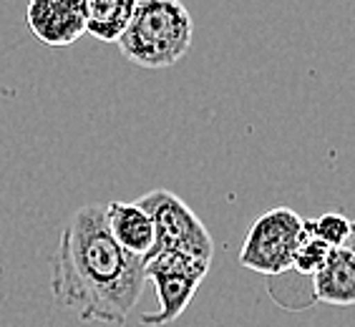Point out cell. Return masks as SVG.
I'll list each match as a JSON object with an SVG mask.
<instances>
[{
	"label": "cell",
	"instance_id": "obj_2",
	"mask_svg": "<svg viewBox=\"0 0 355 327\" xmlns=\"http://www.w3.org/2000/svg\"><path fill=\"white\" fill-rule=\"evenodd\" d=\"M194 21L182 0H139L119 51L139 69H169L187 55Z\"/></svg>",
	"mask_w": 355,
	"mask_h": 327
},
{
	"label": "cell",
	"instance_id": "obj_6",
	"mask_svg": "<svg viewBox=\"0 0 355 327\" xmlns=\"http://www.w3.org/2000/svg\"><path fill=\"white\" fill-rule=\"evenodd\" d=\"M26 23L43 46H71L86 33L83 0H31Z\"/></svg>",
	"mask_w": 355,
	"mask_h": 327
},
{
	"label": "cell",
	"instance_id": "obj_4",
	"mask_svg": "<svg viewBox=\"0 0 355 327\" xmlns=\"http://www.w3.org/2000/svg\"><path fill=\"white\" fill-rule=\"evenodd\" d=\"M137 202L139 206H144V211L149 214L151 224H154V247L149 254L179 249V252H187L191 257L212 262V234L184 199H179L169 189H154L139 197Z\"/></svg>",
	"mask_w": 355,
	"mask_h": 327
},
{
	"label": "cell",
	"instance_id": "obj_7",
	"mask_svg": "<svg viewBox=\"0 0 355 327\" xmlns=\"http://www.w3.org/2000/svg\"><path fill=\"white\" fill-rule=\"evenodd\" d=\"M315 297L328 305H355V249H330L325 265L313 274Z\"/></svg>",
	"mask_w": 355,
	"mask_h": 327
},
{
	"label": "cell",
	"instance_id": "obj_11",
	"mask_svg": "<svg viewBox=\"0 0 355 327\" xmlns=\"http://www.w3.org/2000/svg\"><path fill=\"white\" fill-rule=\"evenodd\" d=\"M330 254V247L320 239H315L313 234L305 232V227H302V237L295 247V254H293V269L295 272L305 274V277H313L322 265H325V259Z\"/></svg>",
	"mask_w": 355,
	"mask_h": 327
},
{
	"label": "cell",
	"instance_id": "obj_3",
	"mask_svg": "<svg viewBox=\"0 0 355 327\" xmlns=\"http://www.w3.org/2000/svg\"><path fill=\"white\" fill-rule=\"evenodd\" d=\"M207 259L191 257L179 249H164V252L149 254L144 259V274L157 290L159 310L141 315V322L149 327L169 325L189 307L191 297L199 290L202 280L209 272Z\"/></svg>",
	"mask_w": 355,
	"mask_h": 327
},
{
	"label": "cell",
	"instance_id": "obj_5",
	"mask_svg": "<svg viewBox=\"0 0 355 327\" xmlns=\"http://www.w3.org/2000/svg\"><path fill=\"white\" fill-rule=\"evenodd\" d=\"M302 222L305 219L287 206H275L260 214L245 234L239 265L267 277L293 269V254L302 237Z\"/></svg>",
	"mask_w": 355,
	"mask_h": 327
},
{
	"label": "cell",
	"instance_id": "obj_1",
	"mask_svg": "<svg viewBox=\"0 0 355 327\" xmlns=\"http://www.w3.org/2000/svg\"><path fill=\"white\" fill-rule=\"evenodd\" d=\"M146 285L144 259L119 245L98 204L78 206L63 224L53 257L55 302L78 322H126Z\"/></svg>",
	"mask_w": 355,
	"mask_h": 327
},
{
	"label": "cell",
	"instance_id": "obj_10",
	"mask_svg": "<svg viewBox=\"0 0 355 327\" xmlns=\"http://www.w3.org/2000/svg\"><path fill=\"white\" fill-rule=\"evenodd\" d=\"M302 227L315 239L325 242L330 249L348 247L350 237H353V222L345 214H338V211H328L318 219H308V222H302Z\"/></svg>",
	"mask_w": 355,
	"mask_h": 327
},
{
	"label": "cell",
	"instance_id": "obj_9",
	"mask_svg": "<svg viewBox=\"0 0 355 327\" xmlns=\"http://www.w3.org/2000/svg\"><path fill=\"white\" fill-rule=\"evenodd\" d=\"M139 0H83L86 33L101 43H116L129 26Z\"/></svg>",
	"mask_w": 355,
	"mask_h": 327
},
{
	"label": "cell",
	"instance_id": "obj_8",
	"mask_svg": "<svg viewBox=\"0 0 355 327\" xmlns=\"http://www.w3.org/2000/svg\"><path fill=\"white\" fill-rule=\"evenodd\" d=\"M103 209L114 239L126 252L146 259L154 247V224L144 206H139V202H111Z\"/></svg>",
	"mask_w": 355,
	"mask_h": 327
}]
</instances>
